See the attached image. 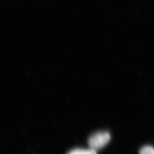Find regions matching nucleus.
Segmentation results:
<instances>
[{
    "instance_id": "obj_1",
    "label": "nucleus",
    "mask_w": 154,
    "mask_h": 154,
    "mask_svg": "<svg viewBox=\"0 0 154 154\" xmlns=\"http://www.w3.org/2000/svg\"><path fill=\"white\" fill-rule=\"evenodd\" d=\"M110 139L111 135L108 132H95L88 138V147L97 151L103 148L110 142Z\"/></svg>"
},
{
    "instance_id": "obj_3",
    "label": "nucleus",
    "mask_w": 154,
    "mask_h": 154,
    "mask_svg": "<svg viewBox=\"0 0 154 154\" xmlns=\"http://www.w3.org/2000/svg\"><path fill=\"white\" fill-rule=\"evenodd\" d=\"M139 154H154V147L150 146H144L140 149Z\"/></svg>"
},
{
    "instance_id": "obj_2",
    "label": "nucleus",
    "mask_w": 154,
    "mask_h": 154,
    "mask_svg": "<svg viewBox=\"0 0 154 154\" xmlns=\"http://www.w3.org/2000/svg\"><path fill=\"white\" fill-rule=\"evenodd\" d=\"M67 154H97V151L93 149H75L69 151Z\"/></svg>"
}]
</instances>
